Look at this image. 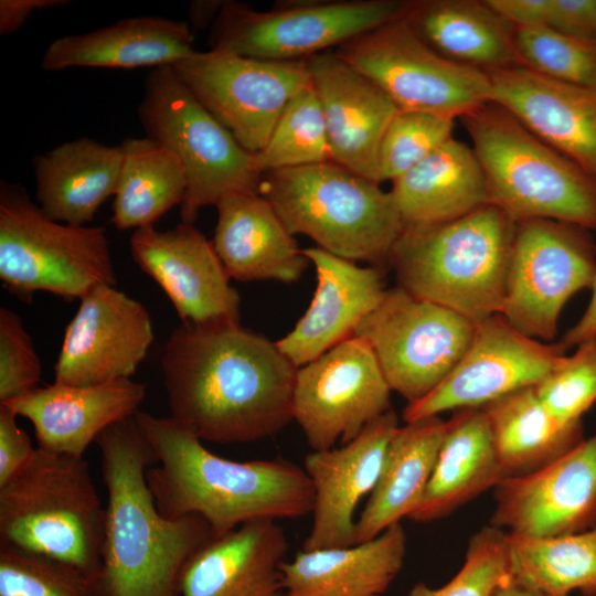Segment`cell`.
I'll return each instance as SVG.
<instances>
[{
	"label": "cell",
	"mask_w": 596,
	"mask_h": 596,
	"mask_svg": "<svg viewBox=\"0 0 596 596\" xmlns=\"http://www.w3.org/2000/svg\"><path fill=\"white\" fill-rule=\"evenodd\" d=\"M137 114L146 137L168 148L187 175L181 222L193 224L199 212L231 194L259 193L263 174L255 153L193 96L172 65L155 67L146 77Z\"/></svg>",
	"instance_id": "8"
},
{
	"label": "cell",
	"mask_w": 596,
	"mask_h": 596,
	"mask_svg": "<svg viewBox=\"0 0 596 596\" xmlns=\"http://www.w3.org/2000/svg\"><path fill=\"white\" fill-rule=\"evenodd\" d=\"M497 596H540V595L525 590L517 586L512 582H510L508 585H505L499 590Z\"/></svg>",
	"instance_id": "49"
},
{
	"label": "cell",
	"mask_w": 596,
	"mask_h": 596,
	"mask_svg": "<svg viewBox=\"0 0 596 596\" xmlns=\"http://www.w3.org/2000/svg\"><path fill=\"white\" fill-rule=\"evenodd\" d=\"M155 334L145 306L114 285L103 284L79 299L54 365L55 381L95 385L130 379Z\"/></svg>",
	"instance_id": "18"
},
{
	"label": "cell",
	"mask_w": 596,
	"mask_h": 596,
	"mask_svg": "<svg viewBox=\"0 0 596 596\" xmlns=\"http://www.w3.org/2000/svg\"><path fill=\"white\" fill-rule=\"evenodd\" d=\"M135 263L166 292L184 323L240 322V295L212 242L181 222L158 231L138 228L130 238Z\"/></svg>",
	"instance_id": "19"
},
{
	"label": "cell",
	"mask_w": 596,
	"mask_h": 596,
	"mask_svg": "<svg viewBox=\"0 0 596 596\" xmlns=\"http://www.w3.org/2000/svg\"><path fill=\"white\" fill-rule=\"evenodd\" d=\"M514 230L486 204L449 222L404 227L389 263L407 292L478 323L501 312Z\"/></svg>",
	"instance_id": "4"
},
{
	"label": "cell",
	"mask_w": 596,
	"mask_h": 596,
	"mask_svg": "<svg viewBox=\"0 0 596 596\" xmlns=\"http://www.w3.org/2000/svg\"><path fill=\"white\" fill-rule=\"evenodd\" d=\"M216 210L212 243L231 278L300 279L310 260L266 198L254 192L235 193L222 199Z\"/></svg>",
	"instance_id": "26"
},
{
	"label": "cell",
	"mask_w": 596,
	"mask_h": 596,
	"mask_svg": "<svg viewBox=\"0 0 596 596\" xmlns=\"http://www.w3.org/2000/svg\"><path fill=\"white\" fill-rule=\"evenodd\" d=\"M134 417L158 460L146 478L166 518L198 515L219 536L252 520L311 514L313 489L302 467L281 458L227 459L171 416L138 409Z\"/></svg>",
	"instance_id": "3"
},
{
	"label": "cell",
	"mask_w": 596,
	"mask_h": 596,
	"mask_svg": "<svg viewBox=\"0 0 596 596\" xmlns=\"http://www.w3.org/2000/svg\"><path fill=\"white\" fill-rule=\"evenodd\" d=\"M376 84L400 110L461 118L491 102L482 70L432 49L404 18L369 31L334 50Z\"/></svg>",
	"instance_id": "11"
},
{
	"label": "cell",
	"mask_w": 596,
	"mask_h": 596,
	"mask_svg": "<svg viewBox=\"0 0 596 596\" xmlns=\"http://www.w3.org/2000/svg\"><path fill=\"white\" fill-rule=\"evenodd\" d=\"M482 408L507 477L536 471L584 439L583 425L560 424L540 401L535 386L512 392Z\"/></svg>",
	"instance_id": "34"
},
{
	"label": "cell",
	"mask_w": 596,
	"mask_h": 596,
	"mask_svg": "<svg viewBox=\"0 0 596 596\" xmlns=\"http://www.w3.org/2000/svg\"><path fill=\"white\" fill-rule=\"evenodd\" d=\"M546 411L562 425H582V417L596 403V339L563 355L535 385Z\"/></svg>",
	"instance_id": "40"
},
{
	"label": "cell",
	"mask_w": 596,
	"mask_h": 596,
	"mask_svg": "<svg viewBox=\"0 0 596 596\" xmlns=\"http://www.w3.org/2000/svg\"><path fill=\"white\" fill-rule=\"evenodd\" d=\"M491 102L596 178V91L523 65L486 72Z\"/></svg>",
	"instance_id": "22"
},
{
	"label": "cell",
	"mask_w": 596,
	"mask_h": 596,
	"mask_svg": "<svg viewBox=\"0 0 596 596\" xmlns=\"http://www.w3.org/2000/svg\"><path fill=\"white\" fill-rule=\"evenodd\" d=\"M400 427L393 409L369 424L353 440L312 450L304 469L313 489L311 526L302 550L355 544V511L379 479L390 441Z\"/></svg>",
	"instance_id": "20"
},
{
	"label": "cell",
	"mask_w": 596,
	"mask_h": 596,
	"mask_svg": "<svg viewBox=\"0 0 596 596\" xmlns=\"http://www.w3.org/2000/svg\"><path fill=\"white\" fill-rule=\"evenodd\" d=\"M17 417L9 406L0 404V486L22 470L36 451Z\"/></svg>",
	"instance_id": "45"
},
{
	"label": "cell",
	"mask_w": 596,
	"mask_h": 596,
	"mask_svg": "<svg viewBox=\"0 0 596 596\" xmlns=\"http://www.w3.org/2000/svg\"><path fill=\"white\" fill-rule=\"evenodd\" d=\"M504 478L483 408L454 411L430 479L408 519H443Z\"/></svg>",
	"instance_id": "29"
},
{
	"label": "cell",
	"mask_w": 596,
	"mask_h": 596,
	"mask_svg": "<svg viewBox=\"0 0 596 596\" xmlns=\"http://www.w3.org/2000/svg\"><path fill=\"white\" fill-rule=\"evenodd\" d=\"M105 518L85 457L36 447L29 464L0 486V546L61 562L94 584Z\"/></svg>",
	"instance_id": "5"
},
{
	"label": "cell",
	"mask_w": 596,
	"mask_h": 596,
	"mask_svg": "<svg viewBox=\"0 0 596 596\" xmlns=\"http://www.w3.org/2000/svg\"><path fill=\"white\" fill-rule=\"evenodd\" d=\"M0 596H96L94 582L52 558L0 546Z\"/></svg>",
	"instance_id": "42"
},
{
	"label": "cell",
	"mask_w": 596,
	"mask_h": 596,
	"mask_svg": "<svg viewBox=\"0 0 596 596\" xmlns=\"http://www.w3.org/2000/svg\"><path fill=\"white\" fill-rule=\"evenodd\" d=\"M447 430L439 415L400 426L355 525V543L374 539L408 518L418 505L433 473Z\"/></svg>",
	"instance_id": "33"
},
{
	"label": "cell",
	"mask_w": 596,
	"mask_h": 596,
	"mask_svg": "<svg viewBox=\"0 0 596 596\" xmlns=\"http://www.w3.org/2000/svg\"><path fill=\"white\" fill-rule=\"evenodd\" d=\"M68 3V0H1L0 34L6 35L19 30L33 11Z\"/></svg>",
	"instance_id": "46"
},
{
	"label": "cell",
	"mask_w": 596,
	"mask_h": 596,
	"mask_svg": "<svg viewBox=\"0 0 596 596\" xmlns=\"http://www.w3.org/2000/svg\"><path fill=\"white\" fill-rule=\"evenodd\" d=\"M592 298L581 319L561 339L560 344L567 350L596 339V277L592 286Z\"/></svg>",
	"instance_id": "47"
},
{
	"label": "cell",
	"mask_w": 596,
	"mask_h": 596,
	"mask_svg": "<svg viewBox=\"0 0 596 596\" xmlns=\"http://www.w3.org/2000/svg\"><path fill=\"white\" fill-rule=\"evenodd\" d=\"M511 582L508 532L483 526L470 536L461 568L445 585L415 584L405 596H497Z\"/></svg>",
	"instance_id": "39"
},
{
	"label": "cell",
	"mask_w": 596,
	"mask_h": 596,
	"mask_svg": "<svg viewBox=\"0 0 596 596\" xmlns=\"http://www.w3.org/2000/svg\"><path fill=\"white\" fill-rule=\"evenodd\" d=\"M0 279L22 300L40 290L81 299L98 285H115L106 231L54 221L24 188L1 181Z\"/></svg>",
	"instance_id": "9"
},
{
	"label": "cell",
	"mask_w": 596,
	"mask_h": 596,
	"mask_svg": "<svg viewBox=\"0 0 596 596\" xmlns=\"http://www.w3.org/2000/svg\"><path fill=\"white\" fill-rule=\"evenodd\" d=\"M512 327L501 315L476 324L461 359L445 380L422 400L407 404L405 423L446 411L483 407L512 392L539 384L564 355Z\"/></svg>",
	"instance_id": "16"
},
{
	"label": "cell",
	"mask_w": 596,
	"mask_h": 596,
	"mask_svg": "<svg viewBox=\"0 0 596 596\" xmlns=\"http://www.w3.org/2000/svg\"><path fill=\"white\" fill-rule=\"evenodd\" d=\"M521 65L550 78L596 91V45L549 26H517Z\"/></svg>",
	"instance_id": "38"
},
{
	"label": "cell",
	"mask_w": 596,
	"mask_h": 596,
	"mask_svg": "<svg viewBox=\"0 0 596 596\" xmlns=\"http://www.w3.org/2000/svg\"><path fill=\"white\" fill-rule=\"evenodd\" d=\"M535 25L596 45V0H536Z\"/></svg>",
	"instance_id": "44"
},
{
	"label": "cell",
	"mask_w": 596,
	"mask_h": 596,
	"mask_svg": "<svg viewBox=\"0 0 596 596\" xmlns=\"http://www.w3.org/2000/svg\"><path fill=\"white\" fill-rule=\"evenodd\" d=\"M476 324L397 286L386 289L354 336L369 343L391 390L411 404L450 373L467 350Z\"/></svg>",
	"instance_id": "13"
},
{
	"label": "cell",
	"mask_w": 596,
	"mask_h": 596,
	"mask_svg": "<svg viewBox=\"0 0 596 596\" xmlns=\"http://www.w3.org/2000/svg\"><path fill=\"white\" fill-rule=\"evenodd\" d=\"M491 525L523 538H554L596 524V435L531 473L494 488Z\"/></svg>",
	"instance_id": "17"
},
{
	"label": "cell",
	"mask_w": 596,
	"mask_h": 596,
	"mask_svg": "<svg viewBox=\"0 0 596 596\" xmlns=\"http://www.w3.org/2000/svg\"><path fill=\"white\" fill-rule=\"evenodd\" d=\"M391 391L369 343L353 336L297 369L292 421L312 450L330 449L392 409Z\"/></svg>",
	"instance_id": "15"
},
{
	"label": "cell",
	"mask_w": 596,
	"mask_h": 596,
	"mask_svg": "<svg viewBox=\"0 0 596 596\" xmlns=\"http://www.w3.org/2000/svg\"><path fill=\"white\" fill-rule=\"evenodd\" d=\"M146 392L143 383L131 379L95 385L54 382L4 405L31 422L38 447L84 457L105 429L135 415Z\"/></svg>",
	"instance_id": "24"
},
{
	"label": "cell",
	"mask_w": 596,
	"mask_h": 596,
	"mask_svg": "<svg viewBox=\"0 0 596 596\" xmlns=\"http://www.w3.org/2000/svg\"><path fill=\"white\" fill-rule=\"evenodd\" d=\"M255 160L262 174L332 161L323 111L311 84L287 104Z\"/></svg>",
	"instance_id": "37"
},
{
	"label": "cell",
	"mask_w": 596,
	"mask_h": 596,
	"mask_svg": "<svg viewBox=\"0 0 596 596\" xmlns=\"http://www.w3.org/2000/svg\"><path fill=\"white\" fill-rule=\"evenodd\" d=\"M404 20L432 49L485 72L521 65L515 25L487 1H407Z\"/></svg>",
	"instance_id": "30"
},
{
	"label": "cell",
	"mask_w": 596,
	"mask_h": 596,
	"mask_svg": "<svg viewBox=\"0 0 596 596\" xmlns=\"http://www.w3.org/2000/svg\"><path fill=\"white\" fill-rule=\"evenodd\" d=\"M401 523L350 546L301 550L281 565L285 596H381L404 566Z\"/></svg>",
	"instance_id": "27"
},
{
	"label": "cell",
	"mask_w": 596,
	"mask_h": 596,
	"mask_svg": "<svg viewBox=\"0 0 596 596\" xmlns=\"http://www.w3.org/2000/svg\"><path fill=\"white\" fill-rule=\"evenodd\" d=\"M123 157L121 145L108 146L88 137L35 156V195L40 209L61 223H91L102 203L116 193Z\"/></svg>",
	"instance_id": "31"
},
{
	"label": "cell",
	"mask_w": 596,
	"mask_h": 596,
	"mask_svg": "<svg viewBox=\"0 0 596 596\" xmlns=\"http://www.w3.org/2000/svg\"><path fill=\"white\" fill-rule=\"evenodd\" d=\"M107 492L96 596H180L181 574L213 533L198 515L166 518L147 471L157 457L131 416L96 439Z\"/></svg>",
	"instance_id": "2"
},
{
	"label": "cell",
	"mask_w": 596,
	"mask_h": 596,
	"mask_svg": "<svg viewBox=\"0 0 596 596\" xmlns=\"http://www.w3.org/2000/svg\"><path fill=\"white\" fill-rule=\"evenodd\" d=\"M380 183L333 161L263 174L259 194L290 234H304L339 257L389 263L404 223Z\"/></svg>",
	"instance_id": "7"
},
{
	"label": "cell",
	"mask_w": 596,
	"mask_h": 596,
	"mask_svg": "<svg viewBox=\"0 0 596 596\" xmlns=\"http://www.w3.org/2000/svg\"><path fill=\"white\" fill-rule=\"evenodd\" d=\"M288 540L276 520L245 522L211 538L185 565L180 596H285Z\"/></svg>",
	"instance_id": "25"
},
{
	"label": "cell",
	"mask_w": 596,
	"mask_h": 596,
	"mask_svg": "<svg viewBox=\"0 0 596 596\" xmlns=\"http://www.w3.org/2000/svg\"><path fill=\"white\" fill-rule=\"evenodd\" d=\"M508 536L517 586L540 596L596 595V524L554 538Z\"/></svg>",
	"instance_id": "36"
},
{
	"label": "cell",
	"mask_w": 596,
	"mask_h": 596,
	"mask_svg": "<svg viewBox=\"0 0 596 596\" xmlns=\"http://www.w3.org/2000/svg\"><path fill=\"white\" fill-rule=\"evenodd\" d=\"M222 1H193L190 4V28L195 32L196 29L202 28L211 19L216 18L221 8Z\"/></svg>",
	"instance_id": "48"
},
{
	"label": "cell",
	"mask_w": 596,
	"mask_h": 596,
	"mask_svg": "<svg viewBox=\"0 0 596 596\" xmlns=\"http://www.w3.org/2000/svg\"><path fill=\"white\" fill-rule=\"evenodd\" d=\"M407 1L305 0L268 11L222 1L210 50L270 61L307 60L404 15Z\"/></svg>",
	"instance_id": "10"
},
{
	"label": "cell",
	"mask_w": 596,
	"mask_h": 596,
	"mask_svg": "<svg viewBox=\"0 0 596 596\" xmlns=\"http://www.w3.org/2000/svg\"><path fill=\"white\" fill-rule=\"evenodd\" d=\"M120 145L124 157L111 222L118 230L150 226L183 202L185 171L174 153L148 137H128Z\"/></svg>",
	"instance_id": "35"
},
{
	"label": "cell",
	"mask_w": 596,
	"mask_h": 596,
	"mask_svg": "<svg viewBox=\"0 0 596 596\" xmlns=\"http://www.w3.org/2000/svg\"><path fill=\"white\" fill-rule=\"evenodd\" d=\"M302 252L316 268L317 287L304 316L276 341L297 368L353 337L386 291L377 266H359L320 247Z\"/></svg>",
	"instance_id": "23"
},
{
	"label": "cell",
	"mask_w": 596,
	"mask_h": 596,
	"mask_svg": "<svg viewBox=\"0 0 596 596\" xmlns=\"http://www.w3.org/2000/svg\"><path fill=\"white\" fill-rule=\"evenodd\" d=\"M306 63L323 111L332 161L380 183V146L398 107L334 51Z\"/></svg>",
	"instance_id": "21"
},
{
	"label": "cell",
	"mask_w": 596,
	"mask_h": 596,
	"mask_svg": "<svg viewBox=\"0 0 596 596\" xmlns=\"http://www.w3.org/2000/svg\"><path fill=\"white\" fill-rule=\"evenodd\" d=\"M389 192L405 227L449 222L489 204L473 149L454 137L393 180Z\"/></svg>",
	"instance_id": "32"
},
{
	"label": "cell",
	"mask_w": 596,
	"mask_h": 596,
	"mask_svg": "<svg viewBox=\"0 0 596 596\" xmlns=\"http://www.w3.org/2000/svg\"><path fill=\"white\" fill-rule=\"evenodd\" d=\"M455 119L400 110L387 127L379 151V182L395 180L453 137Z\"/></svg>",
	"instance_id": "41"
},
{
	"label": "cell",
	"mask_w": 596,
	"mask_h": 596,
	"mask_svg": "<svg viewBox=\"0 0 596 596\" xmlns=\"http://www.w3.org/2000/svg\"><path fill=\"white\" fill-rule=\"evenodd\" d=\"M297 366L240 322L184 323L161 356L171 417L202 441L242 444L292 421Z\"/></svg>",
	"instance_id": "1"
},
{
	"label": "cell",
	"mask_w": 596,
	"mask_h": 596,
	"mask_svg": "<svg viewBox=\"0 0 596 596\" xmlns=\"http://www.w3.org/2000/svg\"><path fill=\"white\" fill-rule=\"evenodd\" d=\"M595 277L589 230L553 220L517 222L500 315L530 338L552 340L567 300L592 288Z\"/></svg>",
	"instance_id": "12"
},
{
	"label": "cell",
	"mask_w": 596,
	"mask_h": 596,
	"mask_svg": "<svg viewBox=\"0 0 596 596\" xmlns=\"http://www.w3.org/2000/svg\"><path fill=\"white\" fill-rule=\"evenodd\" d=\"M483 170L489 204L515 223L553 220L596 230V178L489 102L460 118Z\"/></svg>",
	"instance_id": "6"
},
{
	"label": "cell",
	"mask_w": 596,
	"mask_h": 596,
	"mask_svg": "<svg viewBox=\"0 0 596 596\" xmlns=\"http://www.w3.org/2000/svg\"><path fill=\"white\" fill-rule=\"evenodd\" d=\"M42 375L41 361L21 317L0 308V404L21 397L34 389Z\"/></svg>",
	"instance_id": "43"
},
{
	"label": "cell",
	"mask_w": 596,
	"mask_h": 596,
	"mask_svg": "<svg viewBox=\"0 0 596 596\" xmlns=\"http://www.w3.org/2000/svg\"><path fill=\"white\" fill-rule=\"evenodd\" d=\"M193 41L194 34L185 21L129 18L54 40L43 54L41 67L57 72L71 67L173 66L195 52Z\"/></svg>",
	"instance_id": "28"
},
{
	"label": "cell",
	"mask_w": 596,
	"mask_h": 596,
	"mask_svg": "<svg viewBox=\"0 0 596 596\" xmlns=\"http://www.w3.org/2000/svg\"><path fill=\"white\" fill-rule=\"evenodd\" d=\"M193 96L249 152L266 145L290 99L310 85L306 60L270 61L209 50L173 65Z\"/></svg>",
	"instance_id": "14"
}]
</instances>
